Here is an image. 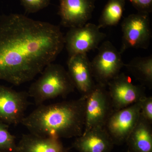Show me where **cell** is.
Listing matches in <instances>:
<instances>
[{"instance_id": "obj_1", "label": "cell", "mask_w": 152, "mask_h": 152, "mask_svg": "<svg viewBox=\"0 0 152 152\" xmlns=\"http://www.w3.org/2000/svg\"><path fill=\"white\" fill-rule=\"evenodd\" d=\"M64 47L59 27L19 14L0 17V80L15 86L29 82Z\"/></svg>"}, {"instance_id": "obj_2", "label": "cell", "mask_w": 152, "mask_h": 152, "mask_svg": "<svg viewBox=\"0 0 152 152\" xmlns=\"http://www.w3.org/2000/svg\"><path fill=\"white\" fill-rule=\"evenodd\" d=\"M86 96L42 104L22 121L30 133L45 137L71 138L81 135L85 128Z\"/></svg>"}, {"instance_id": "obj_3", "label": "cell", "mask_w": 152, "mask_h": 152, "mask_svg": "<svg viewBox=\"0 0 152 152\" xmlns=\"http://www.w3.org/2000/svg\"><path fill=\"white\" fill-rule=\"evenodd\" d=\"M75 86L67 71L58 64L51 63L44 69L41 76L30 86L28 92L37 105L73 92Z\"/></svg>"}, {"instance_id": "obj_4", "label": "cell", "mask_w": 152, "mask_h": 152, "mask_svg": "<svg viewBox=\"0 0 152 152\" xmlns=\"http://www.w3.org/2000/svg\"><path fill=\"white\" fill-rule=\"evenodd\" d=\"M122 39L120 52L130 49L148 48L152 38L149 14L139 12L129 15L121 24Z\"/></svg>"}, {"instance_id": "obj_5", "label": "cell", "mask_w": 152, "mask_h": 152, "mask_svg": "<svg viewBox=\"0 0 152 152\" xmlns=\"http://www.w3.org/2000/svg\"><path fill=\"white\" fill-rule=\"evenodd\" d=\"M96 56L91 61L94 79L98 84L106 86L120 73L124 66L121 54L109 41L99 47Z\"/></svg>"}, {"instance_id": "obj_6", "label": "cell", "mask_w": 152, "mask_h": 152, "mask_svg": "<svg viewBox=\"0 0 152 152\" xmlns=\"http://www.w3.org/2000/svg\"><path fill=\"white\" fill-rule=\"evenodd\" d=\"M105 86L96 84L86 96L84 131L96 127H104L113 112L111 101Z\"/></svg>"}, {"instance_id": "obj_7", "label": "cell", "mask_w": 152, "mask_h": 152, "mask_svg": "<svg viewBox=\"0 0 152 152\" xmlns=\"http://www.w3.org/2000/svg\"><path fill=\"white\" fill-rule=\"evenodd\" d=\"M98 25L87 23L82 26L71 28L64 36L65 46L69 57L87 54L98 48L106 35Z\"/></svg>"}, {"instance_id": "obj_8", "label": "cell", "mask_w": 152, "mask_h": 152, "mask_svg": "<svg viewBox=\"0 0 152 152\" xmlns=\"http://www.w3.org/2000/svg\"><path fill=\"white\" fill-rule=\"evenodd\" d=\"M140 115V101L126 107L113 111L104 128L115 144L126 142L138 121Z\"/></svg>"}, {"instance_id": "obj_9", "label": "cell", "mask_w": 152, "mask_h": 152, "mask_svg": "<svg viewBox=\"0 0 152 152\" xmlns=\"http://www.w3.org/2000/svg\"><path fill=\"white\" fill-rule=\"evenodd\" d=\"M27 92L0 85V122L8 125L21 123L29 105Z\"/></svg>"}, {"instance_id": "obj_10", "label": "cell", "mask_w": 152, "mask_h": 152, "mask_svg": "<svg viewBox=\"0 0 152 152\" xmlns=\"http://www.w3.org/2000/svg\"><path fill=\"white\" fill-rule=\"evenodd\" d=\"M107 86L114 111L126 107L139 102L145 96L141 86L134 85L124 73H120Z\"/></svg>"}, {"instance_id": "obj_11", "label": "cell", "mask_w": 152, "mask_h": 152, "mask_svg": "<svg viewBox=\"0 0 152 152\" xmlns=\"http://www.w3.org/2000/svg\"><path fill=\"white\" fill-rule=\"evenodd\" d=\"M58 14L61 24L64 27L82 26L91 18L94 10V0H58Z\"/></svg>"}, {"instance_id": "obj_12", "label": "cell", "mask_w": 152, "mask_h": 152, "mask_svg": "<svg viewBox=\"0 0 152 152\" xmlns=\"http://www.w3.org/2000/svg\"><path fill=\"white\" fill-rule=\"evenodd\" d=\"M68 72L75 88L86 96L94 88L91 61L87 54L69 57L67 61Z\"/></svg>"}, {"instance_id": "obj_13", "label": "cell", "mask_w": 152, "mask_h": 152, "mask_svg": "<svg viewBox=\"0 0 152 152\" xmlns=\"http://www.w3.org/2000/svg\"><path fill=\"white\" fill-rule=\"evenodd\" d=\"M114 145L104 127H96L84 131L73 146L79 152H110Z\"/></svg>"}, {"instance_id": "obj_14", "label": "cell", "mask_w": 152, "mask_h": 152, "mask_svg": "<svg viewBox=\"0 0 152 152\" xmlns=\"http://www.w3.org/2000/svg\"><path fill=\"white\" fill-rule=\"evenodd\" d=\"M17 152H67L59 139L29 133L22 136L17 144Z\"/></svg>"}, {"instance_id": "obj_15", "label": "cell", "mask_w": 152, "mask_h": 152, "mask_svg": "<svg viewBox=\"0 0 152 152\" xmlns=\"http://www.w3.org/2000/svg\"><path fill=\"white\" fill-rule=\"evenodd\" d=\"M126 142L130 152H152L151 124L140 115L138 121Z\"/></svg>"}, {"instance_id": "obj_16", "label": "cell", "mask_w": 152, "mask_h": 152, "mask_svg": "<svg viewBox=\"0 0 152 152\" xmlns=\"http://www.w3.org/2000/svg\"><path fill=\"white\" fill-rule=\"evenodd\" d=\"M124 66L138 80L148 87L152 85V56L134 58Z\"/></svg>"}, {"instance_id": "obj_17", "label": "cell", "mask_w": 152, "mask_h": 152, "mask_svg": "<svg viewBox=\"0 0 152 152\" xmlns=\"http://www.w3.org/2000/svg\"><path fill=\"white\" fill-rule=\"evenodd\" d=\"M126 0H109L103 10L98 26L100 28L116 26L122 18Z\"/></svg>"}, {"instance_id": "obj_18", "label": "cell", "mask_w": 152, "mask_h": 152, "mask_svg": "<svg viewBox=\"0 0 152 152\" xmlns=\"http://www.w3.org/2000/svg\"><path fill=\"white\" fill-rule=\"evenodd\" d=\"M9 128V125L0 122V152H17L15 137Z\"/></svg>"}, {"instance_id": "obj_19", "label": "cell", "mask_w": 152, "mask_h": 152, "mask_svg": "<svg viewBox=\"0 0 152 152\" xmlns=\"http://www.w3.org/2000/svg\"><path fill=\"white\" fill-rule=\"evenodd\" d=\"M27 13H35L47 7L52 0H19Z\"/></svg>"}, {"instance_id": "obj_20", "label": "cell", "mask_w": 152, "mask_h": 152, "mask_svg": "<svg viewBox=\"0 0 152 152\" xmlns=\"http://www.w3.org/2000/svg\"><path fill=\"white\" fill-rule=\"evenodd\" d=\"M141 116L150 124L152 123V97L144 96L140 100Z\"/></svg>"}, {"instance_id": "obj_21", "label": "cell", "mask_w": 152, "mask_h": 152, "mask_svg": "<svg viewBox=\"0 0 152 152\" xmlns=\"http://www.w3.org/2000/svg\"><path fill=\"white\" fill-rule=\"evenodd\" d=\"M139 12L149 14L152 11V0H129Z\"/></svg>"}, {"instance_id": "obj_22", "label": "cell", "mask_w": 152, "mask_h": 152, "mask_svg": "<svg viewBox=\"0 0 152 152\" xmlns=\"http://www.w3.org/2000/svg\"><path fill=\"white\" fill-rule=\"evenodd\" d=\"M128 152H130L129 151H128Z\"/></svg>"}, {"instance_id": "obj_23", "label": "cell", "mask_w": 152, "mask_h": 152, "mask_svg": "<svg viewBox=\"0 0 152 152\" xmlns=\"http://www.w3.org/2000/svg\"><path fill=\"white\" fill-rule=\"evenodd\" d=\"M95 1H96V0H94Z\"/></svg>"}]
</instances>
